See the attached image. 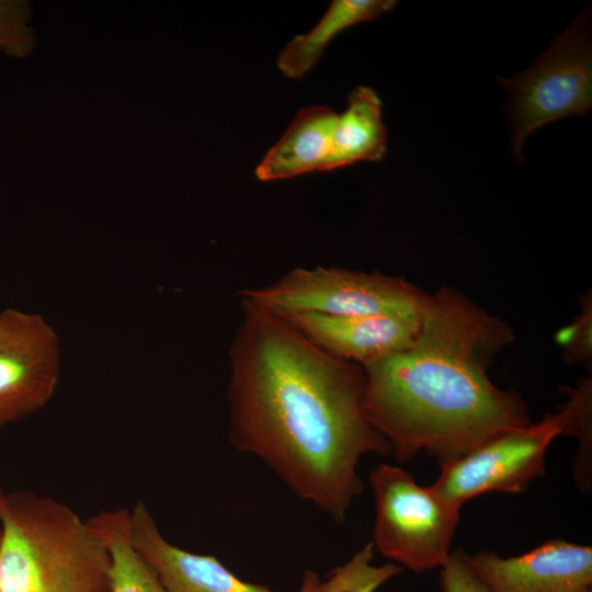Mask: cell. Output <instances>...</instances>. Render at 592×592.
Instances as JSON below:
<instances>
[{
	"instance_id": "8992f818",
	"label": "cell",
	"mask_w": 592,
	"mask_h": 592,
	"mask_svg": "<svg viewBox=\"0 0 592 592\" xmlns=\"http://www.w3.org/2000/svg\"><path fill=\"white\" fill-rule=\"evenodd\" d=\"M512 148L521 156L527 136L560 118L583 115L592 105V49L587 12L525 71L503 79Z\"/></svg>"
},
{
	"instance_id": "5bb4252c",
	"label": "cell",
	"mask_w": 592,
	"mask_h": 592,
	"mask_svg": "<svg viewBox=\"0 0 592 592\" xmlns=\"http://www.w3.org/2000/svg\"><path fill=\"white\" fill-rule=\"evenodd\" d=\"M396 4L394 0H333L310 31L294 37L282 49L277 68L287 78L304 77L337 35L353 25L378 18Z\"/></svg>"
},
{
	"instance_id": "ac0fdd59",
	"label": "cell",
	"mask_w": 592,
	"mask_h": 592,
	"mask_svg": "<svg viewBox=\"0 0 592 592\" xmlns=\"http://www.w3.org/2000/svg\"><path fill=\"white\" fill-rule=\"evenodd\" d=\"M440 585L443 592H492L473 571L463 550L452 551L440 568Z\"/></svg>"
},
{
	"instance_id": "d6986e66",
	"label": "cell",
	"mask_w": 592,
	"mask_h": 592,
	"mask_svg": "<svg viewBox=\"0 0 592 592\" xmlns=\"http://www.w3.org/2000/svg\"><path fill=\"white\" fill-rule=\"evenodd\" d=\"M557 340L577 356L587 357L591 352V311L585 312L573 325L561 329Z\"/></svg>"
},
{
	"instance_id": "52a82bcc",
	"label": "cell",
	"mask_w": 592,
	"mask_h": 592,
	"mask_svg": "<svg viewBox=\"0 0 592 592\" xmlns=\"http://www.w3.org/2000/svg\"><path fill=\"white\" fill-rule=\"evenodd\" d=\"M242 297L280 317L297 312L419 316L428 294L378 272L296 267L271 285L244 291Z\"/></svg>"
},
{
	"instance_id": "ffe728a7",
	"label": "cell",
	"mask_w": 592,
	"mask_h": 592,
	"mask_svg": "<svg viewBox=\"0 0 592 592\" xmlns=\"http://www.w3.org/2000/svg\"><path fill=\"white\" fill-rule=\"evenodd\" d=\"M383 583L374 581L366 583L358 589H356L354 592H375Z\"/></svg>"
},
{
	"instance_id": "44dd1931",
	"label": "cell",
	"mask_w": 592,
	"mask_h": 592,
	"mask_svg": "<svg viewBox=\"0 0 592 592\" xmlns=\"http://www.w3.org/2000/svg\"><path fill=\"white\" fill-rule=\"evenodd\" d=\"M3 496L4 493L1 491L0 489V544H1V538H2V525H1V505H2V499H3Z\"/></svg>"
},
{
	"instance_id": "6da1fadb",
	"label": "cell",
	"mask_w": 592,
	"mask_h": 592,
	"mask_svg": "<svg viewBox=\"0 0 592 592\" xmlns=\"http://www.w3.org/2000/svg\"><path fill=\"white\" fill-rule=\"evenodd\" d=\"M229 356L234 446L343 522L363 490L361 458L391 453L365 415L362 365L325 352L244 297Z\"/></svg>"
},
{
	"instance_id": "5b68a950",
	"label": "cell",
	"mask_w": 592,
	"mask_h": 592,
	"mask_svg": "<svg viewBox=\"0 0 592 592\" xmlns=\"http://www.w3.org/2000/svg\"><path fill=\"white\" fill-rule=\"evenodd\" d=\"M375 499L373 546L414 572L442 568L449 558L462 505L436 488L423 487L397 465L369 474Z\"/></svg>"
},
{
	"instance_id": "9a60e30c",
	"label": "cell",
	"mask_w": 592,
	"mask_h": 592,
	"mask_svg": "<svg viewBox=\"0 0 592 592\" xmlns=\"http://www.w3.org/2000/svg\"><path fill=\"white\" fill-rule=\"evenodd\" d=\"M87 523L109 551L112 592H167L134 545L130 510L103 511Z\"/></svg>"
},
{
	"instance_id": "7a4b0ae2",
	"label": "cell",
	"mask_w": 592,
	"mask_h": 592,
	"mask_svg": "<svg viewBox=\"0 0 592 592\" xmlns=\"http://www.w3.org/2000/svg\"><path fill=\"white\" fill-rule=\"evenodd\" d=\"M512 340L504 322L443 287L428 295L409 348L362 365L365 415L398 462L424 451L442 464L531 423L523 400L487 375Z\"/></svg>"
},
{
	"instance_id": "e0dca14e",
	"label": "cell",
	"mask_w": 592,
	"mask_h": 592,
	"mask_svg": "<svg viewBox=\"0 0 592 592\" xmlns=\"http://www.w3.org/2000/svg\"><path fill=\"white\" fill-rule=\"evenodd\" d=\"M32 7L26 0H0V50L9 57L23 59L36 47L31 26Z\"/></svg>"
},
{
	"instance_id": "4fadbf2b",
	"label": "cell",
	"mask_w": 592,
	"mask_h": 592,
	"mask_svg": "<svg viewBox=\"0 0 592 592\" xmlns=\"http://www.w3.org/2000/svg\"><path fill=\"white\" fill-rule=\"evenodd\" d=\"M386 151L380 99L372 88L360 86L349 94L346 109L337 114L327 172L360 161H379Z\"/></svg>"
},
{
	"instance_id": "277c9868",
	"label": "cell",
	"mask_w": 592,
	"mask_h": 592,
	"mask_svg": "<svg viewBox=\"0 0 592 592\" xmlns=\"http://www.w3.org/2000/svg\"><path fill=\"white\" fill-rule=\"evenodd\" d=\"M591 415V382L568 395L562 408L535 424L501 433L469 453L440 464L432 485L451 501L463 505L487 492L519 493L545 474L549 444L558 435L581 439Z\"/></svg>"
},
{
	"instance_id": "ba28073f",
	"label": "cell",
	"mask_w": 592,
	"mask_h": 592,
	"mask_svg": "<svg viewBox=\"0 0 592 592\" xmlns=\"http://www.w3.org/2000/svg\"><path fill=\"white\" fill-rule=\"evenodd\" d=\"M60 375L57 333L38 314L0 312V432L41 410Z\"/></svg>"
},
{
	"instance_id": "3957f363",
	"label": "cell",
	"mask_w": 592,
	"mask_h": 592,
	"mask_svg": "<svg viewBox=\"0 0 592 592\" xmlns=\"http://www.w3.org/2000/svg\"><path fill=\"white\" fill-rule=\"evenodd\" d=\"M1 525L0 592H112L106 547L68 505L4 493Z\"/></svg>"
},
{
	"instance_id": "8fae6325",
	"label": "cell",
	"mask_w": 592,
	"mask_h": 592,
	"mask_svg": "<svg viewBox=\"0 0 592 592\" xmlns=\"http://www.w3.org/2000/svg\"><path fill=\"white\" fill-rule=\"evenodd\" d=\"M130 522L134 545L153 568L167 592H275L240 579L214 556L194 554L172 545L141 501L130 510Z\"/></svg>"
},
{
	"instance_id": "2e32d148",
	"label": "cell",
	"mask_w": 592,
	"mask_h": 592,
	"mask_svg": "<svg viewBox=\"0 0 592 592\" xmlns=\"http://www.w3.org/2000/svg\"><path fill=\"white\" fill-rule=\"evenodd\" d=\"M373 544L368 543L345 565L333 570L325 581L316 572L305 570L298 592H354L368 582H386L399 573V568L391 562L373 566Z\"/></svg>"
},
{
	"instance_id": "7c38bea8",
	"label": "cell",
	"mask_w": 592,
	"mask_h": 592,
	"mask_svg": "<svg viewBox=\"0 0 592 592\" xmlns=\"http://www.w3.org/2000/svg\"><path fill=\"white\" fill-rule=\"evenodd\" d=\"M337 112L325 105L303 109L255 169L260 181L327 172Z\"/></svg>"
},
{
	"instance_id": "30bf717a",
	"label": "cell",
	"mask_w": 592,
	"mask_h": 592,
	"mask_svg": "<svg viewBox=\"0 0 592 592\" xmlns=\"http://www.w3.org/2000/svg\"><path fill=\"white\" fill-rule=\"evenodd\" d=\"M421 316L297 312L281 318L325 352L365 365L409 348L420 332Z\"/></svg>"
},
{
	"instance_id": "9c48e42d",
	"label": "cell",
	"mask_w": 592,
	"mask_h": 592,
	"mask_svg": "<svg viewBox=\"0 0 592 592\" xmlns=\"http://www.w3.org/2000/svg\"><path fill=\"white\" fill-rule=\"evenodd\" d=\"M466 559L492 592H591V546L554 539L514 557L482 550Z\"/></svg>"
}]
</instances>
